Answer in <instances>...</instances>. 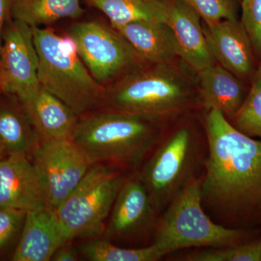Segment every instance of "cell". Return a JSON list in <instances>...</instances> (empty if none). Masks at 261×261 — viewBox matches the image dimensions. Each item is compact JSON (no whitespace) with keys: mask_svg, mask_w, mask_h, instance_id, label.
Returning <instances> with one entry per match:
<instances>
[{"mask_svg":"<svg viewBox=\"0 0 261 261\" xmlns=\"http://www.w3.org/2000/svg\"><path fill=\"white\" fill-rule=\"evenodd\" d=\"M38 57L32 28L10 18L5 25L0 50V93L21 102L37 92Z\"/></svg>","mask_w":261,"mask_h":261,"instance_id":"10","label":"cell"},{"mask_svg":"<svg viewBox=\"0 0 261 261\" xmlns=\"http://www.w3.org/2000/svg\"><path fill=\"white\" fill-rule=\"evenodd\" d=\"M196 74L197 92L205 109L217 110L233 119L246 97L240 79L217 63Z\"/></svg>","mask_w":261,"mask_h":261,"instance_id":"19","label":"cell"},{"mask_svg":"<svg viewBox=\"0 0 261 261\" xmlns=\"http://www.w3.org/2000/svg\"><path fill=\"white\" fill-rule=\"evenodd\" d=\"M204 34L215 62L240 80L254 75L255 51L241 21L224 20L202 24Z\"/></svg>","mask_w":261,"mask_h":261,"instance_id":"12","label":"cell"},{"mask_svg":"<svg viewBox=\"0 0 261 261\" xmlns=\"http://www.w3.org/2000/svg\"><path fill=\"white\" fill-rule=\"evenodd\" d=\"M205 130L209 157L202 203L230 213L261 205V141L239 130L217 110L207 111Z\"/></svg>","mask_w":261,"mask_h":261,"instance_id":"1","label":"cell"},{"mask_svg":"<svg viewBox=\"0 0 261 261\" xmlns=\"http://www.w3.org/2000/svg\"><path fill=\"white\" fill-rule=\"evenodd\" d=\"M185 260L261 261V240L196 252L185 257Z\"/></svg>","mask_w":261,"mask_h":261,"instance_id":"24","label":"cell"},{"mask_svg":"<svg viewBox=\"0 0 261 261\" xmlns=\"http://www.w3.org/2000/svg\"><path fill=\"white\" fill-rule=\"evenodd\" d=\"M251 88L233 118V126L249 137L261 139V65L253 75Z\"/></svg>","mask_w":261,"mask_h":261,"instance_id":"23","label":"cell"},{"mask_svg":"<svg viewBox=\"0 0 261 261\" xmlns=\"http://www.w3.org/2000/svg\"><path fill=\"white\" fill-rule=\"evenodd\" d=\"M20 102L40 142L72 140L80 116L61 99L40 87L35 94Z\"/></svg>","mask_w":261,"mask_h":261,"instance_id":"16","label":"cell"},{"mask_svg":"<svg viewBox=\"0 0 261 261\" xmlns=\"http://www.w3.org/2000/svg\"><path fill=\"white\" fill-rule=\"evenodd\" d=\"M240 1H242V0H240Z\"/></svg>","mask_w":261,"mask_h":261,"instance_id":"30","label":"cell"},{"mask_svg":"<svg viewBox=\"0 0 261 261\" xmlns=\"http://www.w3.org/2000/svg\"><path fill=\"white\" fill-rule=\"evenodd\" d=\"M65 243L54 210L46 207L29 211L11 260H51Z\"/></svg>","mask_w":261,"mask_h":261,"instance_id":"15","label":"cell"},{"mask_svg":"<svg viewBox=\"0 0 261 261\" xmlns=\"http://www.w3.org/2000/svg\"><path fill=\"white\" fill-rule=\"evenodd\" d=\"M171 0H87L113 28L135 22L167 23Z\"/></svg>","mask_w":261,"mask_h":261,"instance_id":"20","label":"cell"},{"mask_svg":"<svg viewBox=\"0 0 261 261\" xmlns=\"http://www.w3.org/2000/svg\"><path fill=\"white\" fill-rule=\"evenodd\" d=\"M197 147L192 132L178 130L152 154L140 176L151 201L160 212L194 177Z\"/></svg>","mask_w":261,"mask_h":261,"instance_id":"8","label":"cell"},{"mask_svg":"<svg viewBox=\"0 0 261 261\" xmlns=\"http://www.w3.org/2000/svg\"><path fill=\"white\" fill-rule=\"evenodd\" d=\"M46 207H49L42 181L30 157L0 159V208L29 212Z\"/></svg>","mask_w":261,"mask_h":261,"instance_id":"13","label":"cell"},{"mask_svg":"<svg viewBox=\"0 0 261 261\" xmlns=\"http://www.w3.org/2000/svg\"><path fill=\"white\" fill-rule=\"evenodd\" d=\"M241 231L215 224L202 208V180L194 176L166 207L158 221L152 245L162 256L193 247L239 244Z\"/></svg>","mask_w":261,"mask_h":261,"instance_id":"5","label":"cell"},{"mask_svg":"<svg viewBox=\"0 0 261 261\" xmlns=\"http://www.w3.org/2000/svg\"><path fill=\"white\" fill-rule=\"evenodd\" d=\"M200 15L204 23L213 24L224 20L237 19L233 0H182Z\"/></svg>","mask_w":261,"mask_h":261,"instance_id":"25","label":"cell"},{"mask_svg":"<svg viewBox=\"0 0 261 261\" xmlns=\"http://www.w3.org/2000/svg\"><path fill=\"white\" fill-rule=\"evenodd\" d=\"M116 29L146 64H168L179 58L173 31L164 22H135Z\"/></svg>","mask_w":261,"mask_h":261,"instance_id":"17","label":"cell"},{"mask_svg":"<svg viewBox=\"0 0 261 261\" xmlns=\"http://www.w3.org/2000/svg\"><path fill=\"white\" fill-rule=\"evenodd\" d=\"M241 23L261 61V0H242Z\"/></svg>","mask_w":261,"mask_h":261,"instance_id":"26","label":"cell"},{"mask_svg":"<svg viewBox=\"0 0 261 261\" xmlns=\"http://www.w3.org/2000/svg\"><path fill=\"white\" fill-rule=\"evenodd\" d=\"M79 253L74 247L70 245V242L63 244L55 252L51 260L54 261H77L80 260Z\"/></svg>","mask_w":261,"mask_h":261,"instance_id":"28","label":"cell"},{"mask_svg":"<svg viewBox=\"0 0 261 261\" xmlns=\"http://www.w3.org/2000/svg\"><path fill=\"white\" fill-rule=\"evenodd\" d=\"M197 83L176 65H145L105 87L100 108L157 123L191 106Z\"/></svg>","mask_w":261,"mask_h":261,"instance_id":"2","label":"cell"},{"mask_svg":"<svg viewBox=\"0 0 261 261\" xmlns=\"http://www.w3.org/2000/svg\"><path fill=\"white\" fill-rule=\"evenodd\" d=\"M32 161L42 181L48 206L56 210L78 186L92 163L73 140L41 142Z\"/></svg>","mask_w":261,"mask_h":261,"instance_id":"9","label":"cell"},{"mask_svg":"<svg viewBox=\"0 0 261 261\" xmlns=\"http://www.w3.org/2000/svg\"><path fill=\"white\" fill-rule=\"evenodd\" d=\"M157 213L140 175L126 178L105 227L106 238L110 241L139 238L155 228Z\"/></svg>","mask_w":261,"mask_h":261,"instance_id":"11","label":"cell"},{"mask_svg":"<svg viewBox=\"0 0 261 261\" xmlns=\"http://www.w3.org/2000/svg\"><path fill=\"white\" fill-rule=\"evenodd\" d=\"M155 123L99 108L80 117L72 140L92 165L135 168L155 142Z\"/></svg>","mask_w":261,"mask_h":261,"instance_id":"3","label":"cell"},{"mask_svg":"<svg viewBox=\"0 0 261 261\" xmlns=\"http://www.w3.org/2000/svg\"><path fill=\"white\" fill-rule=\"evenodd\" d=\"M81 254L91 261H155L163 257L152 244L141 248H125L104 238H94L84 243Z\"/></svg>","mask_w":261,"mask_h":261,"instance_id":"22","label":"cell"},{"mask_svg":"<svg viewBox=\"0 0 261 261\" xmlns=\"http://www.w3.org/2000/svg\"><path fill=\"white\" fill-rule=\"evenodd\" d=\"M94 80L103 87L146 64L112 25L97 20L77 22L68 34Z\"/></svg>","mask_w":261,"mask_h":261,"instance_id":"7","label":"cell"},{"mask_svg":"<svg viewBox=\"0 0 261 261\" xmlns=\"http://www.w3.org/2000/svg\"><path fill=\"white\" fill-rule=\"evenodd\" d=\"M12 4H13V0H0V50H1L5 25L11 18Z\"/></svg>","mask_w":261,"mask_h":261,"instance_id":"29","label":"cell"},{"mask_svg":"<svg viewBox=\"0 0 261 261\" xmlns=\"http://www.w3.org/2000/svg\"><path fill=\"white\" fill-rule=\"evenodd\" d=\"M0 97V159L14 155L32 157L40 143L28 113L18 97Z\"/></svg>","mask_w":261,"mask_h":261,"instance_id":"18","label":"cell"},{"mask_svg":"<svg viewBox=\"0 0 261 261\" xmlns=\"http://www.w3.org/2000/svg\"><path fill=\"white\" fill-rule=\"evenodd\" d=\"M126 178L116 167L93 164L78 186L55 211L66 243L104 231L118 192Z\"/></svg>","mask_w":261,"mask_h":261,"instance_id":"6","label":"cell"},{"mask_svg":"<svg viewBox=\"0 0 261 261\" xmlns=\"http://www.w3.org/2000/svg\"><path fill=\"white\" fill-rule=\"evenodd\" d=\"M167 23L173 31L180 60L195 73L216 63L211 56L200 15L182 0H171Z\"/></svg>","mask_w":261,"mask_h":261,"instance_id":"14","label":"cell"},{"mask_svg":"<svg viewBox=\"0 0 261 261\" xmlns=\"http://www.w3.org/2000/svg\"><path fill=\"white\" fill-rule=\"evenodd\" d=\"M84 14L80 0H13L11 18L34 27H46Z\"/></svg>","mask_w":261,"mask_h":261,"instance_id":"21","label":"cell"},{"mask_svg":"<svg viewBox=\"0 0 261 261\" xmlns=\"http://www.w3.org/2000/svg\"><path fill=\"white\" fill-rule=\"evenodd\" d=\"M41 87L64 102L78 116L99 109L104 87L81 59L69 36L50 27L32 28Z\"/></svg>","mask_w":261,"mask_h":261,"instance_id":"4","label":"cell"},{"mask_svg":"<svg viewBox=\"0 0 261 261\" xmlns=\"http://www.w3.org/2000/svg\"><path fill=\"white\" fill-rule=\"evenodd\" d=\"M27 211L0 208V250L6 247L23 228Z\"/></svg>","mask_w":261,"mask_h":261,"instance_id":"27","label":"cell"}]
</instances>
